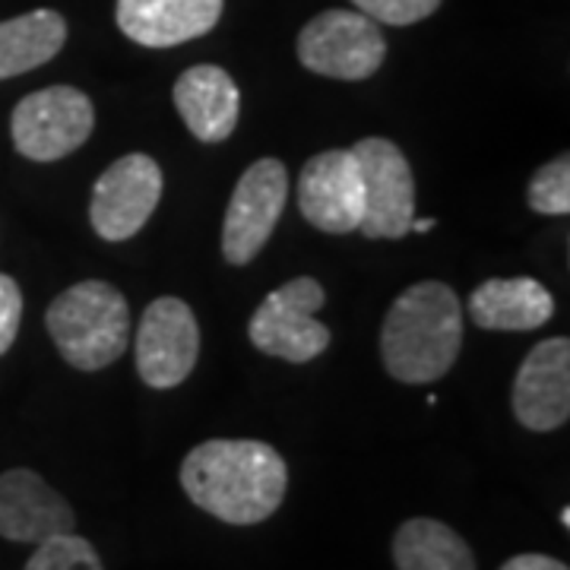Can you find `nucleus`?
I'll return each instance as SVG.
<instances>
[{"mask_svg": "<svg viewBox=\"0 0 570 570\" xmlns=\"http://www.w3.org/2000/svg\"><path fill=\"white\" fill-rule=\"evenodd\" d=\"M181 485L197 508L228 527H257L283 508L288 466L266 441H204L184 456Z\"/></svg>", "mask_w": 570, "mask_h": 570, "instance_id": "obj_1", "label": "nucleus"}, {"mask_svg": "<svg viewBox=\"0 0 570 570\" xmlns=\"http://www.w3.org/2000/svg\"><path fill=\"white\" fill-rule=\"evenodd\" d=\"M463 348V307L448 283L409 285L381 326V358L400 384H434Z\"/></svg>", "mask_w": 570, "mask_h": 570, "instance_id": "obj_2", "label": "nucleus"}, {"mask_svg": "<svg viewBox=\"0 0 570 570\" xmlns=\"http://www.w3.org/2000/svg\"><path fill=\"white\" fill-rule=\"evenodd\" d=\"M45 326L77 371H102L115 365L130 343V307L111 283L86 279L63 288L45 314Z\"/></svg>", "mask_w": 570, "mask_h": 570, "instance_id": "obj_3", "label": "nucleus"}, {"mask_svg": "<svg viewBox=\"0 0 570 570\" xmlns=\"http://www.w3.org/2000/svg\"><path fill=\"white\" fill-rule=\"evenodd\" d=\"M324 302V285L311 276H298L273 288L247 324V336L254 348L292 365H305L317 358L333 340L330 326L314 317V311H321Z\"/></svg>", "mask_w": 570, "mask_h": 570, "instance_id": "obj_4", "label": "nucleus"}, {"mask_svg": "<svg viewBox=\"0 0 570 570\" xmlns=\"http://www.w3.org/2000/svg\"><path fill=\"white\" fill-rule=\"evenodd\" d=\"M387 41L381 26L358 10H326L298 32V61L330 80L362 82L381 70Z\"/></svg>", "mask_w": 570, "mask_h": 570, "instance_id": "obj_5", "label": "nucleus"}, {"mask_svg": "<svg viewBox=\"0 0 570 570\" xmlns=\"http://www.w3.org/2000/svg\"><path fill=\"white\" fill-rule=\"evenodd\" d=\"M96 127L92 99L77 86H48L13 108L10 134L17 153L32 163H58L77 153Z\"/></svg>", "mask_w": 570, "mask_h": 570, "instance_id": "obj_6", "label": "nucleus"}, {"mask_svg": "<svg viewBox=\"0 0 570 570\" xmlns=\"http://www.w3.org/2000/svg\"><path fill=\"white\" fill-rule=\"evenodd\" d=\"M352 156L365 190L358 232L365 238H406L415 219V181L403 149L384 137H365L352 146Z\"/></svg>", "mask_w": 570, "mask_h": 570, "instance_id": "obj_7", "label": "nucleus"}, {"mask_svg": "<svg viewBox=\"0 0 570 570\" xmlns=\"http://www.w3.org/2000/svg\"><path fill=\"white\" fill-rule=\"evenodd\" d=\"M134 348L146 387L171 390L184 384L200 358V326L190 305L171 295L156 298L142 311Z\"/></svg>", "mask_w": 570, "mask_h": 570, "instance_id": "obj_8", "label": "nucleus"}, {"mask_svg": "<svg viewBox=\"0 0 570 570\" xmlns=\"http://www.w3.org/2000/svg\"><path fill=\"white\" fill-rule=\"evenodd\" d=\"M288 197V171L279 159H257L235 184L223 223V257L250 264L269 242Z\"/></svg>", "mask_w": 570, "mask_h": 570, "instance_id": "obj_9", "label": "nucleus"}, {"mask_svg": "<svg viewBox=\"0 0 570 570\" xmlns=\"http://www.w3.org/2000/svg\"><path fill=\"white\" fill-rule=\"evenodd\" d=\"M163 200V168L142 153H127L92 187L89 223L105 242H127L149 223Z\"/></svg>", "mask_w": 570, "mask_h": 570, "instance_id": "obj_10", "label": "nucleus"}, {"mask_svg": "<svg viewBox=\"0 0 570 570\" xmlns=\"http://www.w3.org/2000/svg\"><path fill=\"white\" fill-rule=\"evenodd\" d=\"M298 209L326 235H348L362 225L365 190L352 149H326L307 159L298 178Z\"/></svg>", "mask_w": 570, "mask_h": 570, "instance_id": "obj_11", "label": "nucleus"}, {"mask_svg": "<svg viewBox=\"0 0 570 570\" xmlns=\"http://www.w3.org/2000/svg\"><path fill=\"white\" fill-rule=\"evenodd\" d=\"M513 415L530 431H558L570 419V343L542 340L513 377Z\"/></svg>", "mask_w": 570, "mask_h": 570, "instance_id": "obj_12", "label": "nucleus"}, {"mask_svg": "<svg viewBox=\"0 0 570 570\" xmlns=\"http://www.w3.org/2000/svg\"><path fill=\"white\" fill-rule=\"evenodd\" d=\"M67 532H77V513L39 472H0V539L39 546Z\"/></svg>", "mask_w": 570, "mask_h": 570, "instance_id": "obj_13", "label": "nucleus"}, {"mask_svg": "<svg viewBox=\"0 0 570 570\" xmlns=\"http://www.w3.org/2000/svg\"><path fill=\"white\" fill-rule=\"evenodd\" d=\"M225 0H118V26L142 48H175L213 32Z\"/></svg>", "mask_w": 570, "mask_h": 570, "instance_id": "obj_14", "label": "nucleus"}, {"mask_svg": "<svg viewBox=\"0 0 570 570\" xmlns=\"http://www.w3.org/2000/svg\"><path fill=\"white\" fill-rule=\"evenodd\" d=\"M171 96L181 121L200 142H223L235 134L242 92L223 67L197 63L184 70Z\"/></svg>", "mask_w": 570, "mask_h": 570, "instance_id": "obj_15", "label": "nucleus"}, {"mask_svg": "<svg viewBox=\"0 0 570 570\" xmlns=\"http://www.w3.org/2000/svg\"><path fill=\"white\" fill-rule=\"evenodd\" d=\"M469 321L479 330H539L554 317V298L532 276L489 279L469 295Z\"/></svg>", "mask_w": 570, "mask_h": 570, "instance_id": "obj_16", "label": "nucleus"}, {"mask_svg": "<svg viewBox=\"0 0 570 570\" xmlns=\"http://www.w3.org/2000/svg\"><path fill=\"white\" fill-rule=\"evenodd\" d=\"M396 570H479L469 542L448 523L412 517L393 535Z\"/></svg>", "mask_w": 570, "mask_h": 570, "instance_id": "obj_17", "label": "nucleus"}, {"mask_svg": "<svg viewBox=\"0 0 570 570\" xmlns=\"http://www.w3.org/2000/svg\"><path fill=\"white\" fill-rule=\"evenodd\" d=\"M67 41V20L58 10H32L0 22V80L29 73L51 58Z\"/></svg>", "mask_w": 570, "mask_h": 570, "instance_id": "obj_18", "label": "nucleus"}, {"mask_svg": "<svg viewBox=\"0 0 570 570\" xmlns=\"http://www.w3.org/2000/svg\"><path fill=\"white\" fill-rule=\"evenodd\" d=\"M26 570H102V558L89 539L67 532L39 542V549L26 561Z\"/></svg>", "mask_w": 570, "mask_h": 570, "instance_id": "obj_19", "label": "nucleus"}, {"mask_svg": "<svg viewBox=\"0 0 570 570\" xmlns=\"http://www.w3.org/2000/svg\"><path fill=\"white\" fill-rule=\"evenodd\" d=\"M530 206L542 216H568L570 213V159L558 156L546 163L530 181Z\"/></svg>", "mask_w": 570, "mask_h": 570, "instance_id": "obj_20", "label": "nucleus"}, {"mask_svg": "<svg viewBox=\"0 0 570 570\" xmlns=\"http://www.w3.org/2000/svg\"><path fill=\"white\" fill-rule=\"evenodd\" d=\"M352 3L358 13L384 26H412L428 20L441 7V0H352Z\"/></svg>", "mask_w": 570, "mask_h": 570, "instance_id": "obj_21", "label": "nucleus"}, {"mask_svg": "<svg viewBox=\"0 0 570 570\" xmlns=\"http://www.w3.org/2000/svg\"><path fill=\"white\" fill-rule=\"evenodd\" d=\"M22 321V292L13 276L0 273V355H7L17 343Z\"/></svg>", "mask_w": 570, "mask_h": 570, "instance_id": "obj_22", "label": "nucleus"}, {"mask_svg": "<svg viewBox=\"0 0 570 570\" xmlns=\"http://www.w3.org/2000/svg\"><path fill=\"white\" fill-rule=\"evenodd\" d=\"M501 570H568L564 561H558V558H551V554H517V558H510L501 564Z\"/></svg>", "mask_w": 570, "mask_h": 570, "instance_id": "obj_23", "label": "nucleus"}, {"mask_svg": "<svg viewBox=\"0 0 570 570\" xmlns=\"http://www.w3.org/2000/svg\"><path fill=\"white\" fill-rule=\"evenodd\" d=\"M434 219H412V225H409V235H422V232H431L434 228Z\"/></svg>", "mask_w": 570, "mask_h": 570, "instance_id": "obj_24", "label": "nucleus"}, {"mask_svg": "<svg viewBox=\"0 0 570 570\" xmlns=\"http://www.w3.org/2000/svg\"><path fill=\"white\" fill-rule=\"evenodd\" d=\"M561 527H564V530H568V527H570V508L561 510Z\"/></svg>", "mask_w": 570, "mask_h": 570, "instance_id": "obj_25", "label": "nucleus"}]
</instances>
